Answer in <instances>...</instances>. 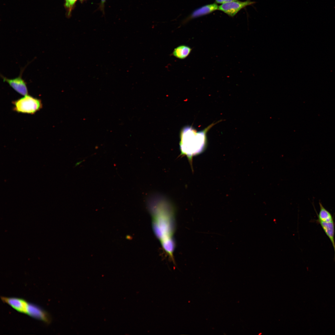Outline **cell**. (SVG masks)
Instances as JSON below:
<instances>
[{"mask_svg":"<svg viewBox=\"0 0 335 335\" xmlns=\"http://www.w3.org/2000/svg\"><path fill=\"white\" fill-rule=\"evenodd\" d=\"M319 211L318 214L316 212L318 219L316 221L329 222L334 221L332 214L323 206L320 201L319 202Z\"/></svg>","mask_w":335,"mask_h":335,"instance_id":"obj_11","label":"cell"},{"mask_svg":"<svg viewBox=\"0 0 335 335\" xmlns=\"http://www.w3.org/2000/svg\"><path fill=\"white\" fill-rule=\"evenodd\" d=\"M238 0H215L216 3L223 4L228 2L236 1Z\"/></svg>","mask_w":335,"mask_h":335,"instance_id":"obj_13","label":"cell"},{"mask_svg":"<svg viewBox=\"0 0 335 335\" xmlns=\"http://www.w3.org/2000/svg\"><path fill=\"white\" fill-rule=\"evenodd\" d=\"M77 0H65V7L67 10V15L69 16Z\"/></svg>","mask_w":335,"mask_h":335,"instance_id":"obj_12","label":"cell"},{"mask_svg":"<svg viewBox=\"0 0 335 335\" xmlns=\"http://www.w3.org/2000/svg\"><path fill=\"white\" fill-rule=\"evenodd\" d=\"M2 300L16 310L20 313L27 314L29 303L21 298L1 297Z\"/></svg>","mask_w":335,"mask_h":335,"instance_id":"obj_7","label":"cell"},{"mask_svg":"<svg viewBox=\"0 0 335 335\" xmlns=\"http://www.w3.org/2000/svg\"><path fill=\"white\" fill-rule=\"evenodd\" d=\"M27 314L47 323H49L51 321L49 315L47 312L33 304L29 303Z\"/></svg>","mask_w":335,"mask_h":335,"instance_id":"obj_8","label":"cell"},{"mask_svg":"<svg viewBox=\"0 0 335 335\" xmlns=\"http://www.w3.org/2000/svg\"><path fill=\"white\" fill-rule=\"evenodd\" d=\"M214 125L212 124L198 132L191 126H187L182 128L180 141L181 154L186 155L191 162L193 156L202 152L206 147V133Z\"/></svg>","mask_w":335,"mask_h":335,"instance_id":"obj_2","label":"cell"},{"mask_svg":"<svg viewBox=\"0 0 335 335\" xmlns=\"http://www.w3.org/2000/svg\"><path fill=\"white\" fill-rule=\"evenodd\" d=\"M24 69L25 68L21 69L19 75L14 78L9 79L1 74V77L4 82L7 83L16 92L25 96L28 94V91L26 83L22 77Z\"/></svg>","mask_w":335,"mask_h":335,"instance_id":"obj_5","label":"cell"},{"mask_svg":"<svg viewBox=\"0 0 335 335\" xmlns=\"http://www.w3.org/2000/svg\"><path fill=\"white\" fill-rule=\"evenodd\" d=\"M192 50V48L188 46L181 45L174 49L172 54L176 58L184 59L189 55Z\"/></svg>","mask_w":335,"mask_h":335,"instance_id":"obj_10","label":"cell"},{"mask_svg":"<svg viewBox=\"0 0 335 335\" xmlns=\"http://www.w3.org/2000/svg\"><path fill=\"white\" fill-rule=\"evenodd\" d=\"M218 6L216 3L203 6L194 11L191 14L183 21V24L186 23L192 19L209 14L218 10Z\"/></svg>","mask_w":335,"mask_h":335,"instance_id":"obj_6","label":"cell"},{"mask_svg":"<svg viewBox=\"0 0 335 335\" xmlns=\"http://www.w3.org/2000/svg\"><path fill=\"white\" fill-rule=\"evenodd\" d=\"M13 110L17 112L33 114L42 107L40 100L27 95L12 102Z\"/></svg>","mask_w":335,"mask_h":335,"instance_id":"obj_3","label":"cell"},{"mask_svg":"<svg viewBox=\"0 0 335 335\" xmlns=\"http://www.w3.org/2000/svg\"><path fill=\"white\" fill-rule=\"evenodd\" d=\"M255 3V2L250 0L243 2L238 0L221 4L218 6V10L223 12L230 17H233L242 9L248 6L252 5Z\"/></svg>","mask_w":335,"mask_h":335,"instance_id":"obj_4","label":"cell"},{"mask_svg":"<svg viewBox=\"0 0 335 335\" xmlns=\"http://www.w3.org/2000/svg\"><path fill=\"white\" fill-rule=\"evenodd\" d=\"M84 161V160H82V161H79V162H77V163H76L75 164V167H76V166H77L78 165H79V164H80V163H82V162H83V161Z\"/></svg>","mask_w":335,"mask_h":335,"instance_id":"obj_14","label":"cell"},{"mask_svg":"<svg viewBox=\"0 0 335 335\" xmlns=\"http://www.w3.org/2000/svg\"><path fill=\"white\" fill-rule=\"evenodd\" d=\"M105 0H101V3L102 5H103L105 2Z\"/></svg>","mask_w":335,"mask_h":335,"instance_id":"obj_15","label":"cell"},{"mask_svg":"<svg viewBox=\"0 0 335 335\" xmlns=\"http://www.w3.org/2000/svg\"><path fill=\"white\" fill-rule=\"evenodd\" d=\"M80 0V1H82V0Z\"/></svg>","mask_w":335,"mask_h":335,"instance_id":"obj_16","label":"cell"},{"mask_svg":"<svg viewBox=\"0 0 335 335\" xmlns=\"http://www.w3.org/2000/svg\"><path fill=\"white\" fill-rule=\"evenodd\" d=\"M154 233L166 252L173 259L175 247L173 235L175 228V210L166 199H158L149 204Z\"/></svg>","mask_w":335,"mask_h":335,"instance_id":"obj_1","label":"cell"},{"mask_svg":"<svg viewBox=\"0 0 335 335\" xmlns=\"http://www.w3.org/2000/svg\"><path fill=\"white\" fill-rule=\"evenodd\" d=\"M316 222L321 225L323 230L332 243L334 252V258L335 260V223L334 221L326 222L318 221Z\"/></svg>","mask_w":335,"mask_h":335,"instance_id":"obj_9","label":"cell"}]
</instances>
